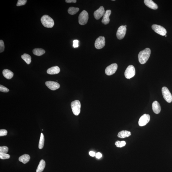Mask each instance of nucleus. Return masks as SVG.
Wrapping results in <instances>:
<instances>
[{
	"instance_id": "f257e3e1",
	"label": "nucleus",
	"mask_w": 172,
	"mask_h": 172,
	"mask_svg": "<svg viewBox=\"0 0 172 172\" xmlns=\"http://www.w3.org/2000/svg\"><path fill=\"white\" fill-rule=\"evenodd\" d=\"M150 54L151 50L149 48H146L140 51L138 55L139 61L140 64H144L146 63L150 58Z\"/></svg>"
},
{
	"instance_id": "f03ea898",
	"label": "nucleus",
	"mask_w": 172,
	"mask_h": 172,
	"mask_svg": "<svg viewBox=\"0 0 172 172\" xmlns=\"http://www.w3.org/2000/svg\"><path fill=\"white\" fill-rule=\"evenodd\" d=\"M40 21L43 26L45 27L52 28L54 26L53 20L48 15H45L43 16L41 18Z\"/></svg>"
},
{
	"instance_id": "7ed1b4c3",
	"label": "nucleus",
	"mask_w": 172,
	"mask_h": 172,
	"mask_svg": "<svg viewBox=\"0 0 172 172\" xmlns=\"http://www.w3.org/2000/svg\"><path fill=\"white\" fill-rule=\"evenodd\" d=\"M72 111L73 114L78 116L80 112L81 105L79 101L76 100L72 102L71 104Z\"/></svg>"
},
{
	"instance_id": "20e7f679",
	"label": "nucleus",
	"mask_w": 172,
	"mask_h": 172,
	"mask_svg": "<svg viewBox=\"0 0 172 172\" xmlns=\"http://www.w3.org/2000/svg\"><path fill=\"white\" fill-rule=\"evenodd\" d=\"M89 15L88 12L85 10L82 11L78 17V22L80 24L84 25L88 22Z\"/></svg>"
},
{
	"instance_id": "39448f33",
	"label": "nucleus",
	"mask_w": 172,
	"mask_h": 172,
	"mask_svg": "<svg viewBox=\"0 0 172 172\" xmlns=\"http://www.w3.org/2000/svg\"><path fill=\"white\" fill-rule=\"evenodd\" d=\"M136 74V70L135 67L132 65L128 66L125 72V76L127 79H130L133 78Z\"/></svg>"
},
{
	"instance_id": "423d86ee",
	"label": "nucleus",
	"mask_w": 172,
	"mask_h": 172,
	"mask_svg": "<svg viewBox=\"0 0 172 172\" xmlns=\"http://www.w3.org/2000/svg\"><path fill=\"white\" fill-rule=\"evenodd\" d=\"M162 92L164 99L168 103H171L172 101V96L168 88L166 87H163Z\"/></svg>"
},
{
	"instance_id": "0eeeda50",
	"label": "nucleus",
	"mask_w": 172,
	"mask_h": 172,
	"mask_svg": "<svg viewBox=\"0 0 172 172\" xmlns=\"http://www.w3.org/2000/svg\"><path fill=\"white\" fill-rule=\"evenodd\" d=\"M152 28L155 33L162 36L166 35L167 31L166 29L160 25L154 24L152 26Z\"/></svg>"
},
{
	"instance_id": "6e6552de",
	"label": "nucleus",
	"mask_w": 172,
	"mask_h": 172,
	"mask_svg": "<svg viewBox=\"0 0 172 172\" xmlns=\"http://www.w3.org/2000/svg\"><path fill=\"white\" fill-rule=\"evenodd\" d=\"M117 68L118 65L116 63L111 64L106 68L105 70L106 74L108 76L112 75L116 73Z\"/></svg>"
},
{
	"instance_id": "1a4fd4ad",
	"label": "nucleus",
	"mask_w": 172,
	"mask_h": 172,
	"mask_svg": "<svg viewBox=\"0 0 172 172\" xmlns=\"http://www.w3.org/2000/svg\"><path fill=\"white\" fill-rule=\"evenodd\" d=\"M105 45V38L103 36H100L97 38L95 43V47L96 49H101L103 48Z\"/></svg>"
},
{
	"instance_id": "9d476101",
	"label": "nucleus",
	"mask_w": 172,
	"mask_h": 172,
	"mask_svg": "<svg viewBox=\"0 0 172 172\" xmlns=\"http://www.w3.org/2000/svg\"><path fill=\"white\" fill-rule=\"evenodd\" d=\"M150 120V116L149 114H145L140 118L138 121L140 126H144L148 123Z\"/></svg>"
},
{
	"instance_id": "9b49d317",
	"label": "nucleus",
	"mask_w": 172,
	"mask_h": 172,
	"mask_svg": "<svg viewBox=\"0 0 172 172\" xmlns=\"http://www.w3.org/2000/svg\"><path fill=\"white\" fill-rule=\"evenodd\" d=\"M126 29L125 26H121L119 27L117 30L116 36L119 40L123 39L126 35Z\"/></svg>"
},
{
	"instance_id": "f8f14e48",
	"label": "nucleus",
	"mask_w": 172,
	"mask_h": 172,
	"mask_svg": "<svg viewBox=\"0 0 172 172\" xmlns=\"http://www.w3.org/2000/svg\"><path fill=\"white\" fill-rule=\"evenodd\" d=\"M47 87L51 90L55 91L59 89L60 87V84L57 82L52 81H48L45 83Z\"/></svg>"
},
{
	"instance_id": "ddd939ff",
	"label": "nucleus",
	"mask_w": 172,
	"mask_h": 172,
	"mask_svg": "<svg viewBox=\"0 0 172 172\" xmlns=\"http://www.w3.org/2000/svg\"><path fill=\"white\" fill-rule=\"evenodd\" d=\"M105 13L104 8L103 6H101L98 9L95 11L94 16L95 18L97 20H99Z\"/></svg>"
},
{
	"instance_id": "4468645a",
	"label": "nucleus",
	"mask_w": 172,
	"mask_h": 172,
	"mask_svg": "<svg viewBox=\"0 0 172 172\" xmlns=\"http://www.w3.org/2000/svg\"><path fill=\"white\" fill-rule=\"evenodd\" d=\"M111 11L110 10H107L103 16L102 20V22L104 24L107 25L110 22L109 16H110Z\"/></svg>"
},
{
	"instance_id": "2eb2a0df",
	"label": "nucleus",
	"mask_w": 172,
	"mask_h": 172,
	"mask_svg": "<svg viewBox=\"0 0 172 172\" xmlns=\"http://www.w3.org/2000/svg\"><path fill=\"white\" fill-rule=\"evenodd\" d=\"M152 110L154 113L156 114L160 113L161 110V107L159 103L157 101H155L152 105Z\"/></svg>"
},
{
	"instance_id": "dca6fc26",
	"label": "nucleus",
	"mask_w": 172,
	"mask_h": 172,
	"mask_svg": "<svg viewBox=\"0 0 172 172\" xmlns=\"http://www.w3.org/2000/svg\"><path fill=\"white\" fill-rule=\"evenodd\" d=\"M144 3L147 6L152 9L156 10L158 8L157 5L152 0H145Z\"/></svg>"
},
{
	"instance_id": "f3484780",
	"label": "nucleus",
	"mask_w": 172,
	"mask_h": 172,
	"mask_svg": "<svg viewBox=\"0 0 172 172\" xmlns=\"http://www.w3.org/2000/svg\"><path fill=\"white\" fill-rule=\"evenodd\" d=\"M60 68L58 66L52 67L49 68L47 70L48 74L50 75L58 74L60 73Z\"/></svg>"
},
{
	"instance_id": "a211bd4d",
	"label": "nucleus",
	"mask_w": 172,
	"mask_h": 172,
	"mask_svg": "<svg viewBox=\"0 0 172 172\" xmlns=\"http://www.w3.org/2000/svg\"><path fill=\"white\" fill-rule=\"evenodd\" d=\"M4 76L7 79H11L13 76V73L11 70L8 69H5L3 71Z\"/></svg>"
},
{
	"instance_id": "6ab92c4d",
	"label": "nucleus",
	"mask_w": 172,
	"mask_h": 172,
	"mask_svg": "<svg viewBox=\"0 0 172 172\" xmlns=\"http://www.w3.org/2000/svg\"><path fill=\"white\" fill-rule=\"evenodd\" d=\"M131 135V132L126 131H120L118 134V136L120 138H123L128 137Z\"/></svg>"
},
{
	"instance_id": "aec40b11",
	"label": "nucleus",
	"mask_w": 172,
	"mask_h": 172,
	"mask_svg": "<svg viewBox=\"0 0 172 172\" xmlns=\"http://www.w3.org/2000/svg\"><path fill=\"white\" fill-rule=\"evenodd\" d=\"M30 159V155L28 154H25L21 155L19 158V160L24 164H26L29 161Z\"/></svg>"
},
{
	"instance_id": "412c9836",
	"label": "nucleus",
	"mask_w": 172,
	"mask_h": 172,
	"mask_svg": "<svg viewBox=\"0 0 172 172\" xmlns=\"http://www.w3.org/2000/svg\"><path fill=\"white\" fill-rule=\"evenodd\" d=\"M45 162L44 160H41L40 161V163L38 165L37 169H36V172H42L45 169Z\"/></svg>"
},
{
	"instance_id": "4be33fe9",
	"label": "nucleus",
	"mask_w": 172,
	"mask_h": 172,
	"mask_svg": "<svg viewBox=\"0 0 172 172\" xmlns=\"http://www.w3.org/2000/svg\"><path fill=\"white\" fill-rule=\"evenodd\" d=\"M33 52L35 55L37 56H41L45 53V51L42 49L36 48L33 50Z\"/></svg>"
},
{
	"instance_id": "5701e85b",
	"label": "nucleus",
	"mask_w": 172,
	"mask_h": 172,
	"mask_svg": "<svg viewBox=\"0 0 172 172\" xmlns=\"http://www.w3.org/2000/svg\"><path fill=\"white\" fill-rule=\"evenodd\" d=\"M22 59L26 62V64H30L31 62V58L30 55L28 54L25 53L21 56Z\"/></svg>"
},
{
	"instance_id": "b1692460",
	"label": "nucleus",
	"mask_w": 172,
	"mask_h": 172,
	"mask_svg": "<svg viewBox=\"0 0 172 172\" xmlns=\"http://www.w3.org/2000/svg\"><path fill=\"white\" fill-rule=\"evenodd\" d=\"M79 10V9L78 7H70L68 9V12L69 14L73 15L77 13Z\"/></svg>"
},
{
	"instance_id": "393cba45",
	"label": "nucleus",
	"mask_w": 172,
	"mask_h": 172,
	"mask_svg": "<svg viewBox=\"0 0 172 172\" xmlns=\"http://www.w3.org/2000/svg\"><path fill=\"white\" fill-rule=\"evenodd\" d=\"M45 137L42 133L40 134V141L39 144V148L40 149H42L44 147V143H45Z\"/></svg>"
},
{
	"instance_id": "a878e982",
	"label": "nucleus",
	"mask_w": 172,
	"mask_h": 172,
	"mask_svg": "<svg viewBox=\"0 0 172 172\" xmlns=\"http://www.w3.org/2000/svg\"><path fill=\"white\" fill-rule=\"evenodd\" d=\"M115 144L117 147L121 148L125 146L126 145V142L125 141H116Z\"/></svg>"
},
{
	"instance_id": "bb28decb",
	"label": "nucleus",
	"mask_w": 172,
	"mask_h": 172,
	"mask_svg": "<svg viewBox=\"0 0 172 172\" xmlns=\"http://www.w3.org/2000/svg\"><path fill=\"white\" fill-rule=\"evenodd\" d=\"M10 155L6 153L0 152V159H9Z\"/></svg>"
},
{
	"instance_id": "cd10ccee",
	"label": "nucleus",
	"mask_w": 172,
	"mask_h": 172,
	"mask_svg": "<svg viewBox=\"0 0 172 172\" xmlns=\"http://www.w3.org/2000/svg\"><path fill=\"white\" fill-rule=\"evenodd\" d=\"M27 2V1L26 0H18L16 6L17 7H19V6L24 5L26 4Z\"/></svg>"
},
{
	"instance_id": "c85d7f7f",
	"label": "nucleus",
	"mask_w": 172,
	"mask_h": 172,
	"mask_svg": "<svg viewBox=\"0 0 172 172\" xmlns=\"http://www.w3.org/2000/svg\"><path fill=\"white\" fill-rule=\"evenodd\" d=\"M8 151V148L7 146H3L0 147V152L6 153Z\"/></svg>"
},
{
	"instance_id": "c756f323",
	"label": "nucleus",
	"mask_w": 172,
	"mask_h": 172,
	"mask_svg": "<svg viewBox=\"0 0 172 172\" xmlns=\"http://www.w3.org/2000/svg\"><path fill=\"white\" fill-rule=\"evenodd\" d=\"M5 45L3 40H0V52L2 53L4 51Z\"/></svg>"
},
{
	"instance_id": "7c9ffc66",
	"label": "nucleus",
	"mask_w": 172,
	"mask_h": 172,
	"mask_svg": "<svg viewBox=\"0 0 172 172\" xmlns=\"http://www.w3.org/2000/svg\"><path fill=\"white\" fill-rule=\"evenodd\" d=\"M9 90L6 87L3 85H0V91L4 92V93H7L9 92Z\"/></svg>"
},
{
	"instance_id": "2f4dec72",
	"label": "nucleus",
	"mask_w": 172,
	"mask_h": 172,
	"mask_svg": "<svg viewBox=\"0 0 172 172\" xmlns=\"http://www.w3.org/2000/svg\"><path fill=\"white\" fill-rule=\"evenodd\" d=\"M7 131L5 130H0V136H7Z\"/></svg>"
},
{
	"instance_id": "473e14b6",
	"label": "nucleus",
	"mask_w": 172,
	"mask_h": 172,
	"mask_svg": "<svg viewBox=\"0 0 172 172\" xmlns=\"http://www.w3.org/2000/svg\"><path fill=\"white\" fill-rule=\"evenodd\" d=\"M79 41L77 40H75L73 41V46L74 48H78L79 46L78 45Z\"/></svg>"
},
{
	"instance_id": "72a5a7b5",
	"label": "nucleus",
	"mask_w": 172,
	"mask_h": 172,
	"mask_svg": "<svg viewBox=\"0 0 172 172\" xmlns=\"http://www.w3.org/2000/svg\"><path fill=\"white\" fill-rule=\"evenodd\" d=\"M65 2L67 3H76L77 2L76 0H66Z\"/></svg>"
},
{
	"instance_id": "f704fd0d",
	"label": "nucleus",
	"mask_w": 172,
	"mask_h": 172,
	"mask_svg": "<svg viewBox=\"0 0 172 172\" xmlns=\"http://www.w3.org/2000/svg\"><path fill=\"white\" fill-rule=\"evenodd\" d=\"M96 156L97 159H100L101 157H102V154L101 153L98 152L97 153L96 155Z\"/></svg>"
},
{
	"instance_id": "c9c22d12",
	"label": "nucleus",
	"mask_w": 172,
	"mask_h": 172,
	"mask_svg": "<svg viewBox=\"0 0 172 172\" xmlns=\"http://www.w3.org/2000/svg\"><path fill=\"white\" fill-rule=\"evenodd\" d=\"M89 154L92 157L96 155L95 153L93 151L90 152Z\"/></svg>"
},
{
	"instance_id": "e433bc0d",
	"label": "nucleus",
	"mask_w": 172,
	"mask_h": 172,
	"mask_svg": "<svg viewBox=\"0 0 172 172\" xmlns=\"http://www.w3.org/2000/svg\"><path fill=\"white\" fill-rule=\"evenodd\" d=\"M124 26H125V27H126V25H125Z\"/></svg>"
},
{
	"instance_id": "4c0bfd02",
	"label": "nucleus",
	"mask_w": 172,
	"mask_h": 172,
	"mask_svg": "<svg viewBox=\"0 0 172 172\" xmlns=\"http://www.w3.org/2000/svg\"><path fill=\"white\" fill-rule=\"evenodd\" d=\"M112 1H115V0H112Z\"/></svg>"
},
{
	"instance_id": "58836bf2",
	"label": "nucleus",
	"mask_w": 172,
	"mask_h": 172,
	"mask_svg": "<svg viewBox=\"0 0 172 172\" xmlns=\"http://www.w3.org/2000/svg\"><path fill=\"white\" fill-rule=\"evenodd\" d=\"M165 37H167V35H165Z\"/></svg>"
}]
</instances>
